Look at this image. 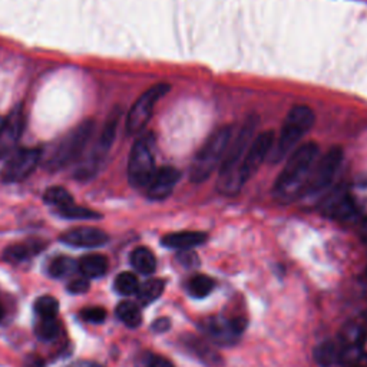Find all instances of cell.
Here are the masks:
<instances>
[{"mask_svg": "<svg viewBox=\"0 0 367 367\" xmlns=\"http://www.w3.org/2000/svg\"><path fill=\"white\" fill-rule=\"evenodd\" d=\"M320 156L316 142L302 144L290 154L287 162L274 182L272 197L280 204H292L302 198L310 174Z\"/></svg>", "mask_w": 367, "mask_h": 367, "instance_id": "1", "label": "cell"}, {"mask_svg": "<svg viewBox=\"0 0 367 367\" xmlns=\"http://www.w3.org/2000/svg\"><path fill=\"white\" fill-rule=\"evenodd\" d=\"M258 127L257 117H248L243 127L234 132L233 139L225 151L224 159L218 168L217 178V190L220 194L225 197H235L243 190V182L240 179V169L247 154V149L251 141L255 137V131Z\"/></svg>", "mask_w": 367, "mask_h": 367, "instance_id": "2", "label": "cell"}, {"mask_svg": "<svg viewBox=\"0 0 367 367\" xmlns=\"http://www.w3.org/2000/svg\"><path fill=\"white\" fill-rule=\"evenodd\" d=\"M316 122L314 112L306 105H297L287 114L279 137L275 138L268 161L271 164H279L290 156L302 144L300 141L313 128Z\"/></svg>", "mask_w": 367, "mask_h": 367, "instance_id": "3", "label": "cell"}, {"mask_svg": "<svg viewBox=\"0 0 367 367\" xmlns=\"http://www.w3.org/2000/svg\"><path fill=\"white\" fill-rule=\"evenodd\" d=\"M233 125H225L213 132L200 151L196 154L190 166V179L194 184L207 181L216 172L225 155V151L233 139Z\"/></svg>", "mask_w": 367, "mask_h": 367, "instance_id": "4", "label": "cell"}, {"mask_svg": "<svg viewBox=\"0 0 367 367\" xmlns=\"http://www.w3.org/2000/svg\"><path fill=\"white\" fill-rule=\"evenodd\" d=\"M343 159V149L339 147H333L324 155H320L300 200L320 203L323 197L334 187V181L340 172Z\"/></svg>", "mask_w": 367, "mask_h": 367, "instance_id": "5", "label": "cell"}, {"mask_svg": "<svg viewBox=\"0 0 367 367\" xmlns=\"http://www.w3.org/2000/svg\"><path fill=\"white\" fill-rule=\"evenodd\" d=\"M92 134H94V121H83L58 144L46 161V168L55 172L78 161L86 149Z\"/></svg>", "mask_w": 367, "mask_h": 367, "instance_id": "6", "label": "cell"}, {"mask_svg": "<svg viewBox=\"0 0 367 367\" xmlns=\"http://www.w3.org/2000/svg\"><path fill=\"white\" fill-rule=\"evenodd\" d=\"M154 148V135L142 134L131 149L128 161V179L134 188L145 190L156 171Z\"/></svg>", "mask_w": 367, "mask_h": 367, "instance_id": "7", "label": "cell"}, {"mask_svg": "<svg viewBox=\"0 0 367 367\" xmlns=\"http://www.w3.org/2000/svg\"><path fill=\"white\" fill-rule=\"evenodd\" d=\"M119 118H121V112L118 110L114 111L111 118L107 121L105 128H104L101 137L98 138V141L95 142L94 148H92V151L89 152L87 156L83 158V161L80 162V166H78V169L75 172L76 179H89L94 176L97 174V171L101 168L102 162L105 161V158L117 138Z\"/></svg>", "mask_w": 367, "mask_h": 367, "instance_id": "8", "label": "cell"}, {"mask_svg": "<svg viewBox=\"0 0 367 367\" xmlns=\"http://www.w3.org/2000/svg\"><path fill=\"white\" fill-rule=\"evenodd\" d=\"M171 86L168 83H158L151 86L148 90L137 100L127 117V131L131 135L139 134L149 122L156 104L168 94Z\"/></svg>", "mask_w": 367, "mask_h": 367, "instance_id": "9", "label": "cell"}, {"mask_svg": "<svg viewBox=\"0 0 367 367\" xmlns=\"http://www.w3.org/2000/svg\"><path fill=\"white\" fill-rule=\"evenodd\" d=\"M42 159L39 148H23L15 151L0 171V179L6 184L22 182L31 176Z\"/></svg>", "mask_w": 367, "mask_h": 367, "instance_id": "10", "label": "cell"}, {"mask_svg": "<svg viewBox=\"0 0 367 367\" xmlns=\"http://www.w3.org/2000/svg\"><path fill=\"white\" fill-rule=\"evenodd\" d=\"M274 141L275 135L272 131H264L254 137L240 169V179L243 182V186H245V184L254 176V174L260 169V166L268 159Z\"/></svg>", "mask_w": 367, "mask_h": 367, "instance_id": "11", "label": "cell"}, {"mask_svg": "<svg viewBox=\"0 0 367 367\" xmlns=\"http://www.w3.org/2000/svg\"><path fill=\"white\" fill-rule=\"evenodd\" d=\"M319 210L324 217L337 221H349L357 214L353 197L343 186L333 187L319 203Z\"/></svg>", "mask_w": 367, "mask_h": 367, "instance_id": "12", "label": "cell"}, {"mask_svg": "<svg viewBox=\"0 0 367 367\" xmlns=\"http://www.w3.org/2000/svg\"><path fill=\"white\" fill-rule=\"evenodd\" d=\"M25 131V111L22 105L15 107L0 125V159L11 156Z\"/></svg>", "mask_w": 367, "mask_h": 367, "instance_id": "13", "label": "cell"}, {"mask_svg": "<svg viewBox=\"0 0 367 367\" xmlns=\"http://www.w3.org/2000/svg\"><path fill=\"white\" fill-rule=\"evenodd\" d=\"M181 172L174 166H161L156 168L152 179L145 188L147 197L152 201L166 200L175 190L179 182Z\"/></svg>", "mask_w": 367, "mask_h": 367, "instance_id": "14", "label": "cell"}, {"mask_svg": "<svg viewBox=\"0 0 367 367\" xmlns=\"http://www.w3.org/2000/svg\"><path fill=\"white\" fill-rule=\"evenodd\" d=\"M108 240V234L95 227H78L60 235L62 243L79 248H97L107 244Z\"/></svg>", "mask_w": 367, "mask_h": 367, "instance_id": "15", "label": "cell"}, {"mask_svg": "<svg viewBox=\"0 0 367 367\" xmlns=\"http://www.w3.org/2000/svg\"><path fill=\"white\" fill-rule=\"evenodd\" d=\"M203 329L208 339L218 346H233L237 343L240 334L234 330L231 320L217 316L204 321Z\"/></svg>", "mask_w": 367, "mask_h": 367, "instance_id": "16", "label": "cell"}, {"mask_svg": "<svg viewBox=\"0 0 367 367\" xmlns=\"http://www.w3.org/2000/svg\"><path fill=\"white\" fill-rule=\"evenodd\" d=\"M182 344L190 353L198 357L200 361H203L210 367H218L223 364V358L220 353L213 346H210L207 341H204L197 336L186 334L182 337Z\"/></svg>", "mask_w": 367, "mask_h": 367, "instance_id": "17", "label": "cell"}, {"mask_svg": "<svg viewBox=\"0 0 367 367\" xmlns=\"http://www.w3.org/2000/svg\"><path fill=\"white\" fill-rule=\"evenodd\" d=\"M207 241V234L201 231H179V233H171L162 237L161 243L166 248L184 251V250H193L194 247H198Z\"/></svg>", "mask_w": 367, "mask_h": 367, "instance_id": "18", "label": "cell"}, {"mask_svg": "<svg viewBox=\"0 0 367 367\" xmlns=\"http://www.w3.org/2000/svg\"><path fill=\"white\" fill-rule=\"evenodd\" d=\"M343 346L337 340H326L314 349V360L321 367H331L340 364Z\"/></svg>", "mask_w": 367, "mask_h": 367, "instance_id": "19", "label": "cell"}, {"mask_svg": "<svg viewBox=\"0 0 367 367\" xmlns=\"http://www.w3.org/2000/svg\"><path fill=\"white\" fill-rule=\"evenodd\" d=\"M43 247H45V244L38 240L14 244L5 250L4 258L9 262H21V261L29 260L31 257L39 254L43 250Z\"/></svg>", "mask_w": 367, "mask_h": 367, "instance_id": "20", "label": "cell"}, {"mask_svg": "<svg viewBox=\"0 0 367 367\" xmlns=\"http://www.w3.org/2000/svg\"><path fill=\"white\" fill-rule=\"evenodd\" d=\"M78 268L86 279H100L108 271V258L101 254H87L79 260Z\"/></svg>", "mask_w": 367, "mask_h": 367, "instance_id": "21", "label": "cell"}, {"mask_svg": "<svg viewBox=\"0 0 367 367\" xmlns=\"http://www.w3.org/2000/svg\"><path fill=\"white\" fill-rule=\"evenodd\" d=\"M131 264L138 272L144 275H151L156 270V258L154 252L147 247H138L132 251Z\"/></svg>", "mask_w": 367, "mask_h": 367, "instance_id": "22", "label": "cell"}, {"mask_svg": "<svg viewBox=\"0 0 367 367\" xmlns=\"http://www.w3.org/2000/svg\"><path fill=\"white\" fill-rule=\"evenodd\" d=\"M165 289V283L159 279H151L148 282H145L142 286H139L137 296H138V302L142 306H148L154 302H156Z\"/></svg>", "mask_w": 367, "mask_h": 367, "instance_id": "23", "label": "cell"}, {"mask_svg": "<svg viewBox=\"0 0 367 367\" xmlns=\"http://www.w3.org/2000/svg\"><path fill=\"white\" fill-rule=\"evenodd\" d=\"M118 319L128 327L135 329L142 323V313L139 307L132 302H122L117 307Z\"/></svg>", "mask_w": 367, "mask_h": 367, "instance_id": "24", "label": "cell"}, {"mask_svg": "<svg viewBox=\"0 0 367 367\" xmlns=\"http://www.w3.org/2000/svg\"><path fill=\"white\" fill-rule=\"evenodd\" d=\"M78 268V262L70 258V257H66V255H62V257H58L55 258L50 265H49V274L50 277L53 279H63V277H68V275H72Z\"/></svg>", "mask_w": 367, "mask_h": 367, "instance_id": "25", "label": "cell"}, {"mask_svg": "<svg viewBox=\"0 0 367 367\" xmlns=\"http://www.w3.org/2000/svg\"><path fill=\"white\" fill-rule=\"evenodd\" d=\"M214 290V282L206 274H197L188 282V293L196 299H204Z\"/></svg>", "mask_w": 367, "mask_h": 367, "instance_id": "26", "label": "cell"}, {"mask_svg": "<svg viewBox=\"0 0 367 367\" xmlns=\"http://www.w3.org/2000/svg\"><path fill=\"white\" fill-rule=\"evenodd\" d=\"M366 331L360 324L349 323L340 333L339 341L346 347H360L364 341Z\"/></svg>", "mask_w": 367, "mask_h": 367, "instance_id": "27", "label": "cell"}, {"mask_svg": "<svg viewBox=\"0 0 367 367\" xmlns=\"http://www.w3.org/2000/svg\"><path fill=\"white\" fill-rule=\"evenodd\" d=\"M114 287L121 296H132L138 292L139 282L135 274L125 271V272H121L115 279Z\"/></svg>", "mask_w": 367, "mask_h": 367, "instance_id": "28", "label": "cell"}, {"mask_svg": "<svg viewBox=\"0 0 367 367\" xmlns=\"http://www.w3.org/2000/svg\"><path fill=\"white\" fill-rule=\"evenodd\" d=\"M43 200L46 204L56 207L58 210L73 204V198L72 196L62 187H52L49 190H46Z\"/></svg>", "mask_w": 367, "mask_h": 367, "instance_id": "29", "label": "cell"}, {"mask_svg": "<svg viewBox=\"0 0 367 367\" xmlns=\"http://www.w3.org/2000/svg\"><path fill=\"white\" fill-rule=\"evenodd\" d=\"M33 309L39 319H55L59 312V303L52 296H42L36 300Z\"/></svg>", "mask_w": 367, "mask_h": 367, "instance_id": "30", "label": "cell"}, {"mask_svg": "<svg viewBox=\"0 0 367 367\" xmlns=\"http://www.w3.org/2000/svg\"><path fill=\"white\" fill-rule=\"evenodd\" d=\"M58 211L63 218H68V220H98V218H101V214H98L97 211H92L85 207H78L75 204L66 206Z\"/></svg>", "mask_w": 367, "mask_h": 367, "instance_id": "31", "label": "cell"}, {"mask_svg": "<svg viewBox=\"0 0 367 367\" xmlns=\"http://www.w3.org/2000/svg\"><path fill=\"white\" fill-rule=\"evenodd\" d=\"M35 334L45 341L53 340L59 334V323L55 319H39L36 327H35Z\"/></svg>", "mask_w": 367, "mask_h": 367, "instance_id": "32", "label": "cell"}, {"mask_svg": "<svg viewBox=\"0 0 367 367\" xmlns=\"http://www.w3.org/2000/svg\"><path fill=\"white\" fill-rule=\"evenodd\" d=\"M80 317L87 323H104L107 319V310L104 307H86L80 312Z\"/></svg>", "mask_w": 367, "mask_h": 367, "instance_id": "33", "label": "cell"}, {"mask_svg": "<svg viewBox=\"0 0 367 367\" xmlns=\"http://www.w3.org/2000/svg\"><path fill=\"white\" fill-rule=\"evenodd\" d=\"M176 260L179 261V264L182 267H186V268H196V267H198V262H200L197 254L193 252L191 250H184V251L178 252Z\"/></svg>", "mask_w": 367, "mask_h": 367, "instance_id": "34", "label": "cell"}, {"mask_svg": "<svg viewBox=\"0 0 367 367\" xmlns=\"http://www.w3.org/2000/svg\"><path fill=\"white\" fill-rule=\"evenodd\" d=\"M89 282L83 277H79V279H75L72 280L69 284H68V290L73 294H83L89 290Z\"/></svg>", "mask_w": 367, "mask_h": 367, "instance_id": "35", "label": "cell"}, {"mask_svg": "<svg viewBox=\"0 0 367 367\" xmlns=\"http://www.w3.org/2000/svg\"><path fill=\"white\" fill-rule=\"evenodd\" d=\"M151 329H152L155 333H165V331H168V330L171 329V320H169L168 317H159V319H156V320L152 323Z\"/></svg>", "mask_w": 367, "mask_h": 367, "instance_id": "36", "label": "cell"}, {"mask_svg": "<svg viewBox=\"0 0 367 367\" xmlns=\"http://www.w3.org/2000/svg\"><path fill=\"white\" fill-rule=\"evenodd\" d=\"M147 367H175V366L162 356H151Z\"/></svg>", "mask_w": 367, "mask_h": 367, "instance_id": "37", "label": "cell"}, {"mask_svg": "<svg viewBox=\"0 0 367 367\" xmlns=\"http://www.w3.org/2000/svg\"><path fill=\"white\" fill-rule=\"evenodd\" d=\"M66 367H104L102 364L97 363V361H92V360H79V361H75Z\"/></svg>", "mask_w": 367, "mask_h": 367, "instance_id": "38", "label": "cell"}, {"mask_svg": "<svg viewBox=\"0 0 367 367\" xmlns=\"http://www.w3.org/2000/svg\"><path fill=\"white\" fill-rule=\"evenodd\" d=\"M4 314H5V312H4V307L0 306V321H2V319H4Z\"/></svg>", "mask_w": 367, "mask_h": 367, "instance_id": "39", "label": "cell"}]
</instances>
